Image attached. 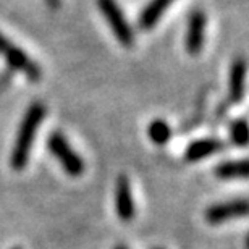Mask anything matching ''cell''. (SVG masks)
Returning a JSON list of instances; mask_svg holds the SVG:
<instances>
[{
	"label": "cell",
	"instance_id": "1",
	"mask_svg": "<svg viewBox=\"0 0 249 249\" xmlns=\"http://www.w3.org/2000/svg\"><path fill=\"white\" fill-rule=\"evenodd\" d=\"M44 117H46V107L41 102H34L24 113L12 149V157H10V165H12L13 170L21 172L29 162L37 128L41 126Z\"/></svg>",
	"mask_w": 249,
	"mask_h": 249
},
{
	"label": "cell",
	"instance_id": "2",
	"mask_svg": "<svg viewBox=\"0 0 249 249\" xmlns=\"http://www.w3.org/2000/svg\"><path fill=\"white\" fill-rule=\"evenodd\" d=\"M47 147L53 157L57 159V162L60 163L63 172L68 177H81L86 168L83 157L71 147V144L68 142V139L63 136L60 131H53L47 139Z\"/></svg>",
	"mask_w": 249,
	"mask_h": 249
},
{
	"label": "cell",
	"instance_id": "3",
	"mask_svg": "<svg viewBox=\"0 0 249 249\" xmlns=\"http://www.w3.org/2000/svg\"><path fill=\"white\" fill-rule=\"evenodd\" d=\"M0 57H3L7 63L17 71L23 73L29 81L37 83L42 78L41 67L17 44H13L7 36L0 33Z\"/></svg>",
	"mask_w": 249,
	"mask_h": 249
},
{
	"label": "cell",
	"instance_id": "4",
	"mask_svg": "<svg viewBox=\"0 0 249 249\" xmlns=\"http://www.w3.org/2000/svg\"><path fill=\"white\" fill-rule=\"evenodd\" d=\"M97 7L101 10L102 17L108 23L117 41L123 47H131L134 44V33L131 26H129V23L126 21V18H124L123 10L117 3V0H97Z\"/></svg>",
	"mask_w": 249,
	"mask_h": 249
},
{
	"label": "cell",
	"instance_id": "5",
	"mask_svg": "<svg viewBox=\"0 0 249 249\" xmlns=\"http://www.w3.org/2000/svg\"><path fill=\"white\" fill-rule=\"evenodd\" d=\"M248 213V201L245 197L241 199H231V201L218 202L213 206L207 207L206 213V222L211 225H220V223L231 220V218H240L245 217Z\"/></svg>",
	"mask_w": 249,
	"mask_h": 249
},
{
	"label": "cell",
	"instance_id": "6",
	"mask_svg": "<svg viewBox=\"0 0 249 249\" xmlns=\"http://www.w3.org/2000/svg\"><path fill=\"white\" fill-rule=\"evenodd\" d=\"M206 37V15L201 10H194L188 18V31L185 46L189 55L196 57L201 53Z\"/></svg>",
	"mask_w": 249,
	"mask_h": 249
},
{
	"label": "cell",
	"instance_id": "7",
	"mask_svg": "<svg viewBox=\"0 0 249 249\" xmlns=\"http://www.w3.org/2000/svg\"><path fill=\"white\" fill-rule=\"evenodd\" d=\"M115 211L117 215L123 222L133 220L136 215V206H134V199L131 193V185L126 175H120L117 178L115 185Z\"/></svg>",
	"mask_w": 249,
	"mask_h": 249
},
{
	"label": "cell",
	"instance_id": "8",
	"mask_svg": "<svg viewBox=\"0 0 249 249\" xmlns=\"http://www.w3.org/2000/svg\"><path fill=\"white\" fill-rule=\"evenodd\" d=\"M223 147L222 141L213 138H204V139H197V141H193L185 151V159L188 162H197L202 160L212 154L218 152Z\"/></svg>",
	"mask_w": 249,
	"mask_h": 249
},
{
	"label": "cell",
	"instance_id": "9",
	"mask_svg": "<svg viewBox=\"0 0 249 249\" xmlns=\"http://www.w3.org/2000/svg\"><path fill=\"white\" fill-rule=\"evenodd\" d=\"M173 2L175 0H151L139 15V28L144 31L152 29Z\"/></svg>",
	"mask_w": 249,
	"mask_h": 249
},
{
	"label": "cell",
	"instance_id": "10",
	"mask_svg": "<svg viewBox=\"0 0 249 249\" xmlns=\"http://www.w3.org/2000/svg\"><path fill=\"white\" fill-rule=\"evenodd\" d=\"M245 78H246V62L243 58H236L230 70V99L231 102H240L245 96Z\"/></svg>",
	"mask_w": 249,
	"mask_h": 249
},
{
	"label": "cell",
	"instance_id": "11",
	"mask_svg": "<svg viewBox=\"0 0 249 249\" xmlns=\"http://www.w3.org/2000/svg\"><path fill=\"white\" fill-rule=\"evenodd\" d=\"M215 175L220 180H235V178L248 177V162L246 160H227L215 167Z\"/></svg>",
	"mask_w": 249,
	"mask_h": 249
},
{
	"label": "cell",
	"instance_id": "12",
	"mask_svg": "<svg viewBox=\"0 0 249 249\" xmlns=\"http://www.w3.org/2000/svg\"><path fill=\"white\" fill-rule=\"evenodd\" d=\"M147 134L151 138V141L157 146H163L168 142V139L172 138V129L168 126L167 122L163 120H154L147 128Z\"/></svg>",
	"mask_w": 249,
	"mask_h": 249
},
{
	"label": "cell",
	"instance_id": "13",
	"mask_svg": "<svg viewBox=\"0 0 249 249\" xmlns=\"http://www.w3.org/2000/svg\"><path fill=\"white\" fill-rule=\"evenodd\" d=\"M230 138H231V142L236 144V146H240V147L246 146L248 144V122L245 120V118L231 123Z\"/></svg>",
	"mask_w": 249,
	"mask_h": 249
},
{
	"label": "cell",
	"instance_id": "14",
	"mask_svg": "<svg viewBox=\"0 0 249 249\" xmlns=\"http://www.w3.org/2000/svg\"><path fill=\"white\" fill-rule=\"evenodd\" d=\"M46 3L51 8H58V7H60V0H46Z\"/></svg>",
	"mask_w": 249,
	"mask_h": 249
},
{
	"label": "cell",
	"instance_id": "15",
	"mask_svg": "<svg viewBox=\"0 0 249 249\" xmlns=\"http://www.w3.org/2000/svg\"><path fill=\"white\" fill-rule=\"evenodd\" d=\"M115 249H126V248H123V246H117Z\"/></svg>",
	"mask_w": 249,
	"mask_h": 249
},
{
	"label": "cell",
	"instance_id": "16",
	"mask_svg": "<svg viewBox=\"0 0 249 249\" xmlns=\"http://www.w3.org/2000/svg\"><path fill=\"white\" fill-rule=\"evenodd\" d=\"M12 249H21V248H19V246H15V248H12Z\"/></svg>",
	"mask_w": 249,
	"mask_h": 249
}]
</instances>
